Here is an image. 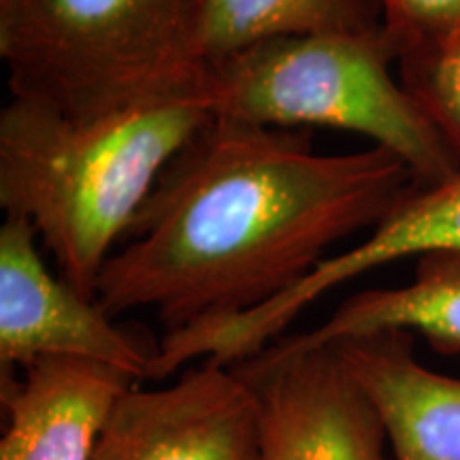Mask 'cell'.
<instances>
[{
  "mask_svg": "<svg viewBox=\"0 0 460 460\" xmlns=\"http://www.w3.org/2000/svg\"><path fill=\"white\" fill-rule=\"evenodd\" d=\"M413 188L405 160L384 147L331 156L309 130L211 118L166 164L96 301L111 318L149 309L166 332L252 312Z\"/></svg>",
  "mask_w": 460,
  "mask_h": 460,
  "instance_id": "obj_1",
  "label": "cell"
},
{
  "mask_svg": "<svg viewBox=\"0 0 460 460\" xmlns=\"http://www.w3.org/2000/svg\"><path fill=\"white\" fill-rule=\"evenodd\" d=\"M211 118L194 99L90 122L11 99L0 113V207L31 222L62 279L96 301L115 245L166 164Z\"/></svg>",
  "mask_w": 460,
  "mask_h": 460,
  "instance_id": "obj_2",
  "label": "cell"
},
{
  "mask_svg": "<svg viewBox=\"0 0 460 460\" xmlns=\"http://www.w3.org/2000/svg\"><path fill=\"white\" fill-rule=\"evenodd\" d=\"M396 60L399 48L384 24L273 39L200 65L188 99L241 124L356 132L405 160L418 188L439 186L460 166L393 77Z\"/></svg>",
  "mask_w": 460,
  "mask_h": 460,
  "instance_id": "obj_3",
  "label": "cell"
},
{
  "mask_svg": "<svg viewBox=\"0 0 460 460\" xmlns=\"http://www.w3.org/2000/svg\"><path fill=\"white\" fill-rule=\"evenodd\" d=\"M197 0H0L13 99L90 122L188 99Z\"/></svg>",
  "mask_w": 460,
  "mask_h": 460,
  "instance_id": "obj_4",
  "label": "cell"
},
{
  "mask_svg": "<svg viewBox=\"0 0 460 460\" xmlns=\"http://www.w3.org/2000/svg\"><path fill=\"white\" fill-rule=\"evenodd\" d=\"M234 367L258 401L261 460H394L388 433L332 345H267Z\"/></svg>",
  "mask_w": 460,
  "mask_h": 460,
  "instance_id": "obj_5",
  "label": "cell"
},
{
  "mask_svg": "<svg viewBox=\"0 0 460 460\" xmlns=\"http://www.w3.org/2000/svg\"><path fill=\"white\" fill-rule=\"evenodd\" d=\"M433 252L460 254V175L433 188H413L352 250L329 256L284 295L252 312L205 320L181 335L188 358L237 365L278 341L292 320L337 286L402 258Z\"/></svg>",
  "mask_w": 460,
  "mask_h": 460,
  "instance_id": "obj_6",
  "label": "cell"
},
{
  "mask_svg": "<svg viewBox=\"0 0 460 460\" xmlns=\"http://www.w3.org/2000/svg\"><path fill=\"white\" fill-rule=\"evenodd\" d=\"M92 460H261L254 388L211 360L166 388L130 386L109 411Z\"/></svg>",
  "mask_w": 460,
  "mask_h": 460,
  "instance_id": "obj_7",
  "label": "cell"
},
{
  "mask_svg": "<svg viewBox=\"0 0 460 460\" xmlns=\"http://www.w3.org/2000/svg\"><path fill=\"white\" fill-rule=\"evenodd\" d=\"M37 230L7 216L0 228V362L3 369L43 358H82L147 379L154 349L111 322L99 301L56 278L37 247Z\"/></svg>",
  "mask_w": 460,
  "mask_h": 460,
  "instance_id": "obj_8",
  "label": "cell"
},
{
  "mask_svg": "<svg viewBox=\"0 0 460 460\" xmlns=\"http://www.w3.org/2000/svg\"><path fill=\"white\" fill-rule=\"evenodd\" d=\"M135 382L128 373L82 358L37 360L24 379L3 369L7 429L0 460H92L109 411Z\"/></svg>",
  "mask_w": 460,
  "mask_h": 460,
  "instance_id": "obj_9",
  "label": "cell"
},
{
  "mask_svg": "<svg viewBox=\"0 0 460 460\" xmlns=\"http://www.w3.org/2000/svg\"><path fill=\"white\" fill-rule=\"evenodd\" d=\"M382 418L394 460H460V379L413 356V332L331 343Z\"/></svg>",
  "mask_w": 460,
  "mask_h": 460,
  "instance_id": "obj_10",
  "label": "cell"
},
{
  "mask_svg": "<svg viewBox=\"0 0 460 460\" xmlns=\"http://www.w3.org/2000/svg\"><path fill=\"white\" fill-rule=\"evenodd\" d=\"M379 331H410L435 349L460 352V254L433 252L418 258L410 284L356 292L339 305L318 329L279 337L273 345L286 349L320 348L343 339Z\"/></svg>",
  "mask_w": 460,
  "mask_h": 460,
  "instance_id": "obj_11",
  "label": "cell"
},
{
  "mask_svg": "<svg viewBox=\"0 0 460 460\" xmlns=\"http://www.w3.org/2000/svg\"><path fill=\"white\" fill-rule=\"evenodd\" d=\"M382 24V0H197L192 58L199 68L273 39L365 32Z\"/></svg>",
  "mask_w": 460,
  "mask_h": 460,
  "instance_id": "obj_12",
  "label": "cell"
},
{
  "mask_svg": "<svg viewBox=\"0 0 460 460\" xmlns=\"http://www.w3.org/2000/svg\"><path fill=\"white\" fill-rule=\"evenodd\" d=\"M399 82L460 166V31L399 51Z\"/></svg>",
  "mask_w": 460,
  "mask_h": 460,
  "instance_id": "obj_13",
  "label": "cell"
},
{
  "mask_svg": "<svg viewBox=\"0 0 460 460\" xmlns=\"http://www.w3.org/2000/svg\"><path fill=\"white\" fill-rule=\"evenodd\" d=\"M382 9L399 51L460 31V0H382Z\"/></svg>",
  "mask_w": 460,
  "mask_h": 460,
  "instance_id": "obj_14",
  "label": "cell"
}]
</instances>
